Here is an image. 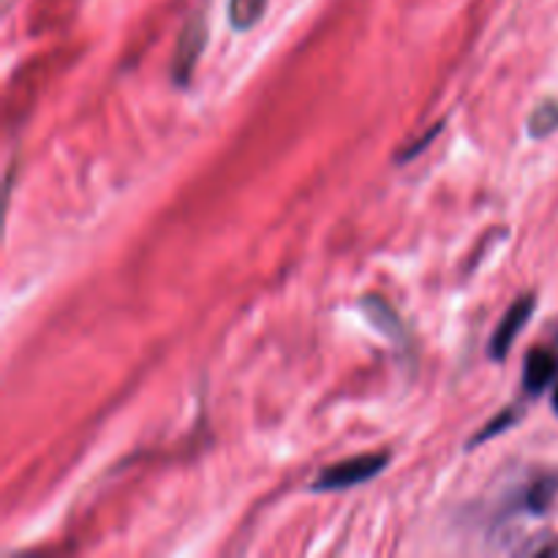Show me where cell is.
I'll return each mask as SVG.
<instances>
[{
	"instance_id": "cell-1",
	"label": "cell",
	"mask_w": 558,
	"mask_h": 558,
	"mask_svg": "<svg viewBox=\"0 0 558 558\" xmlns=\"http://www.w3.org/2000/svg\"><path fill=\"white\" fill-rule=\"evenodd\" d=\"M387 463H390V456H387V452H363V456H354L349 458V461L336 463V466L322 469V474L314 480L311 488L319 490V494L354 488V485H363L368 483V480H374Z\"/></svg>"
},
{
	"instance_id": "cell-2",
	"label": "cell",
	"mask_w": 558,
	"mask_h": 558,
	"mask_svg": "<svg viewBox=\"0 0 558 558\" xmlns=\"http://www.w3.org/2000/svg\"><path fill=\"white\" fill-rule=\"evenodd\" d=\"M207 47V22L202 14H194L185 22L183 33L178 38V47H174V60H172V82L174 85L185 87L191 82V74L196 69V60L205 52Z\"/></svg>"
},
{
	"instance_id": "cell-3",
	"label": "cell",
	"mask_w": 558,
	"mask_h": 558,
	"mask_svg": "<svg viewBox=\"0 0 558 558\" xmlns=\"http://www.w3.org/2000/svg\"><path fill=\"white\" fill-rule=\"evenodd\" d=\"M534 305H537L534 294H523V298H518L515 303L510 305V311H507L505 319H501L499 327L494 330V338H490V357L505 360L507 354H510L518 332H521L523 327H526V322L532 319Z\"/></svg>"
},
{
	"instance_id": "cell-4",
	"label": "cell",
	"mask_w": 558,
	"mask_h": 558,
	"mask_svg": "<svg viewBox=\"0 0 558 558\" xmlns=\"http://www.w3.org/2000/svg\"><path fill=\"white\" fill-rule=\"evenodd\" d=\"M558 376V354L550 349H532L523 368V387L529 396H539Z\"/></svg>"
},
{
	"instance_id": "cell-5",
	"label": "cell",
	"mask_w": 558,
	"mask_h": 558,
	"mask_svg": "<svg viewBox=\"0 0 558 558\" xmlns=\"http://www.w3.org/2000/svg\"><path fill=\"white\" fill-rule=\"evenodd\" d=\"M363 311H365V316H368V322L376 327V330H381L387 338H392V341H403L401 319H398L396 311H392L390 305L385 303V300L371 298V294H368V298L363 300Z\"/></svg>"
},
{
	"instance_id": "cell-6",
	"label": "cell",
	"mask_w": 558,
	"mask_h": 558,
	"mask_svg": "<svg viewBox=\"0 0 558 558\" xmlns=\"http://www.w3.org/2000/svg\"><path fill=\"white\" fill-rule=\"evenodd\" d=\"M267 0H229V22L234 31H251L265 16Z\"/></svg>"
},
{
	"instance_id": "cell-7",
	"label": "cell",
	"mask_w": 558,
	"mask_h": 558,
	"mask_svg": "<svg viewBox=\"0 0 558 558\" xmlns=\"http://www.w3.org/2000/svg\"><path fill=\"white\" fill-rule=\"evenodd\" d=\"M558 129V101H545L539 104L537 109L529 118V134L534 140H543V136H550Z\"/></svg>"
},
{
	"instance_id": "cell-8",
	"label": "cell",
	"mask_w": 558,
	"mask_h": 558,
	"mask_svg": "<svg viewBox=\"0 0 558 558\" xmlns=\"http://www.w3.org/2000/svg\"><path fill=\"white\" fill-rule=\"evenodd\" d=\"M558 477H539L537 483L529 485L526 490V507L532 512H545L556 499Z\"/></svg>"
},
{
	"instance_id": "cell-9",
	"label": "cell",
	"mask_w": 558,
	"mask_h": 558,
	"mask_svg": "<svg viewBox=\"0 0 558 558\" xmlns=\"http://www.w3.org/2000/svg\"><path fill=\"white\" fill-rule=\"evenodd\" d=\"M512 417H515V412H507V414H499V417H496V420H494V423H490V425H488V430H480V434H477V436H474V439H472V445H469V447L480 445V441H488V439H490V436H496V434H499V430H505V428H507V425H510V423H512Z\"/></svg>"
},
{
	"instance_id": "cell-10",
	"label": "cell",
	"mask_w": 558,
	"mask_h": 558,
	"mask_svg": "<svg viewBox=\"0 0 558 558\" xmlns=\"http://www.w3.org/2000/svg\"><path fill=\"white\" fill-rule=\"evenodd\" d=\"M14 5V0H3V11H9Z\"/></svg>"
},
{
	"instance_id": "cell-11",
	"label": "cell",
	"mask_w": 558,
	"mask_h": 558,
	"mask_svg": "<svg viewBox=\"0 0 558 558\" xmlns=\"http://www.w3.org/2000/svg\"><path fill=\"white\" fill-rule=\"evenodd\" d=\"M554 409L558 412V387H556V392H554Z\"/></svg>"
}]
</instances>
